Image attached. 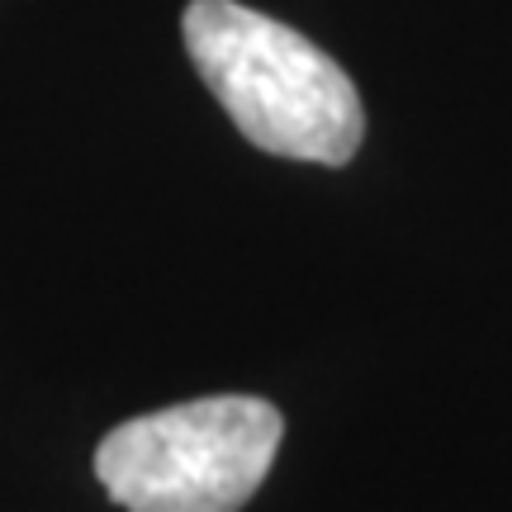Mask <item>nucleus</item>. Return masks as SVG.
<instances>
[{"label":"nucleus","mask_w":512,"mask_h":512,"mask_svg":"<svg viewBox=\"0 0 512 512\" xmlns=\"http://www.w3.org/2000/svg\"><path fill=\"white\" fill-rule=\"evenodd\" d=\"M181 34L204 86L252 147L323 166L356 157L366 133L361 95L299 29H285L238 0H195Z\"/></svg>","instance_id":"1"},{"label":"nucleus","mask_w":512,"mask_h":512,"mask_svg":"<svg viewBox=\"0 0 512 512\" xmlns=\"http://www.w3.org/2000/svg\"><path fill=\"white\" fill-rule=\"evenodd\" d=\"M285 422L266 399L219 394L119 422L95 475L128 512H238L261 489Z\"/></svg>","instance_id":"2"}]
</instances>
